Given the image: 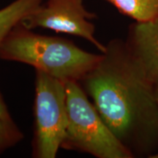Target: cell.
Instances as JSON below:
<instances>
[{"label": "cell", "mask_w": 158, "mask_h": 158, "mask_svg": "<svg viewBox=\"0 0 158 158\" xmlns=\"http://www.w3.org/2000/svg\"><path fill=\"white\" fill-rule=\"evenodd\" d=\"M101 57L68 40L36 34L21 23L0 43V59L29 64L64 83L80 82Z\"/></svg>", "instance_id": "cell-2"}, {"label": "cell", "mask_w": 158, "mask_h": 158, "mask_svg": "<svg viewBox=\"0 0 158 158\" xmlns=\"http://www.w3.org/2000/svg\"><path fill=\"white\" fill-rule=\"evenodd\" d=\"M151 158H158V152L156 153L155 155H153L152 157Z\"/></svg>", "instance_id": "cell-12"}, {"label": "cell", "mask_w": 158, "mask_h": 158, "mask_svg": "<svg viewBox=\"0 0 158 158\" xmlns=\"http://www.w3.org/2000/svg\"><path fill=\"white\" fill-rule=\"evenodd\" d=\"M33 155L54 158L66 135L68 117L65 83L36 70Z\"/></svg>", "instance_id": "cell-4"}, {"label": "cell", "mask_w": 158, "mask_h": 158, "mask_svg": "<svg viewBox=\"0 0 158 158\" xmlns=\"http://www.w3.org/2000/svg\"><path fill=\"white\" fill-rule=\"evenodd\" d=\"M68 122L62 144L98 158H133L112 133L80 83H65Z\"/></svg>", "instance_id": "cell-3"}, {"label": "cell", "mask_w": 158, "mask_h": 158, "mask_svg": "<svg viewBox=\"0 0 158 158\" xmlns=\"http://www.w3.org/2000/svg\"><path fill=\"white\" fill-rule=\"evenodd\" d=\"M23 137L22 133L12 118L0 117V152L13 147Z\"/></svg>", "instance_id": "cell-9"}, {"label": "cell", "mask_w": 158, "mask_h": 158, "mask_svg": "<svg viewBox=\"0 0 158 158\" xmlns=\"http://www.w3.org/2000/svg\"><path fill=\"white\" fill-rule=\"evenodd\" d=\"M0 117L2 118H11L10 115L9 111L7 110V108L6 106L5 103V101H4L2 96L0 94Z\"/></svg>", "instance_id": "cell-10"}, {"label": "cell", "mask_w": 158, "mask_h": 158, "mask_svg": "<svg viewBox=\"0 0 158 158\" xmlns=\"http://www.w3.org/2000/svg\"><path fill=\"white\" fill-rule=\"evenodd\" d=\"M95 17L94 13L85 8L83 0H45L27 15L21 24L31 30L44 28L81 37L103 53L106 45L97 40L95 27L91 21Z\"/></svg>", "instance_id": "cell-5"}, {"label": "cell", "mask_w": 158, "mask_h": 158, "mask_svg": "<svg viewBox=\"0 0 158 158\" xmlns=\"http://www.w3.org/2000/svg\"><path fill=\"white\" fill-rule=\"evenodd\" d=\"M44 0H15L0 10V43L14 27Z\"/></svg>", "instance_id": "cell-7"}, {"label": "cell", "mask_w": 158, "mask_h": 158, "mask_svg": "<svg viewBox=\"0 0 158 158\" xmlns=\"http://www.w3.org/2000/svg\"><path fill=\"white\" fill-rule=\"evenodd\" d=\"M153 84V87H154V92H155V98L156 100H157V104H158V79L154 81L152 83Z\"/></svg>", "instance_id": "cell-11"}, {"label": "cell", "mask_w": 158, "mask_h": 158, "mask_svg": "<svg viewBox=\"0 0 158 158\" xmlns=\"http://www.w3.org/2000/svg\"><path fill=\"white\" fill-rule=\"evenodd\" d=\"M122 14L136 22H143L158 15V0H107Z\"/></svg>", "instance_id": "cell-8"}, {"label": "cell", "mask_w": 158, "mask_h": 158, "mask_svg": "<svg viewBox=\"0 0 158 158\" xmlns=\"http://www.w3.org/2000/svg\"><path fill=\"white\" fill-rule=\"evenodd\" d=\"M128 48L144 75L152 83L158 79V15L130 27Z\"/></svg>", "instance_id": "cell-6"}, {"label": "cell", "mask_w": 158, "mask_h": 158, "mask_svg": "<svg viewBox=\"0 0 158 158\" xmlns=\"http://www.w3.org/2000/svg\"><path fill=\"white\" fill-rule=\"evenodd\" d=\"M99 62L80 84L112 133L133 157L158 152V104L126 41L106 44Z\"/></svg>", "instance_id": "cell-1"}]
</instances>
